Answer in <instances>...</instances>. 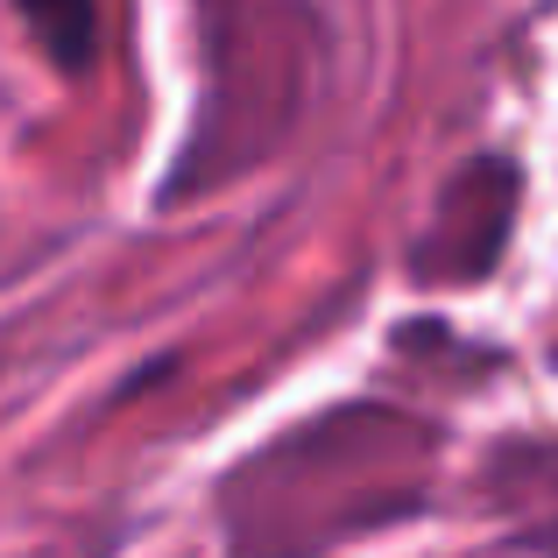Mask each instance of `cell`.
I'll return each mask as SVG.
<instances>
[{
  "instance_id": "cell-1",
  "label": "cell",
  "mask_w": 558,
  "mask_h": 558,
  "mask_svg": "<svg viewBox=\"0 0 558 558\" xmlns=\"http://www.w3.org/2000/svg\"><path fill=\"white\" fill-rule=\"evenodd\" d=\"M22 28L64 78H85L99 57V0H14Z\"/></svg>"
}]
</instances>
